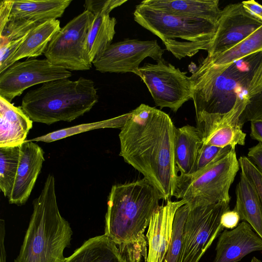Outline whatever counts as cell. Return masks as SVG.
<instances>
[{
  "mask_svg": "<svg viewBox=\"0 0 262 262\" xmlns=\"http://www.w3.org/2000/svg\"><path fill=\"white\" fill-rule=\"evenodd\" d=\"M133 73L140 77L156 105L160 108L168 107L176 113L192 99L190 77L163 58L155 64L145 63Z\"/></svg>",
  "mask_w": 262,
  "mask_h": 262,
  "instance_id": "9",
  "label": "cell"
},
{
  "mask_svg": "<svg viewBox=\"0 0 262 262\" xmlns=\"http://www.w3.org/2000/svg\"><path fill=\"white\" fill-rule=\"evenodd\" d=\"M241 220L238 213L234 209L225 211L221 219V224L226 229H233L236 227Z\"/></svg>",
  "mask_w": 262,
  "mask_h": 262,
  "instance_id": "33",
  "label": "cell"
},
{
  "mask_svg": "<svg viewBox=\"0 0 262 262\" xmlns=\"http://www.w3.org/2000/svg\"><path fill=\"white\" fill-rule=\"evenodd\" d=\"M218 0H144L141 4L171 14L202 19L217 25L222 10Z\"/></svg>",
  "mask_w": 262,
  "mask_h": 262,
  "instance_id": "18",
  "label": "cell"
},
{
  "mask_svg": "<svg viewBox=\"0 0 262 262\" xmlns=\"http://www.w3.org/2000/svg\"><path fill=\"white\" fill-rule=\"evenodd\" d=\"M84 10L59 30L43 54L52 64L69 71H85L92 68L88 48L89 28L94 18Z\"/></svg>",
  "mask_w": 262,
  "mask_h": 262,
  "instance_id": "8",
  "label": "cell"
},
{
  "mask_svg": "<svg viewBox=\"0 0 262 262\" xmlns=\"http://www.w3.org/2000/svg\"><path fill=\"white\" fill-rule=\"evenodd\" d=\"M234 147H235L230 146L220 147L202 143L199 149L194 165L190 174L199 172L217 157L230 151Z\"/></svg>",
  "mask_w": 262,
  "mask_h": 262,
  "instance_id": "30",
  "label": "cell"
},
{
  "mask_svg": "<svg viewBox=\"0 0 262 262\" xmlns=\"http://www.w3.org/2000/svg\"><path fill=\"white\" fill-rule=\"evenodd\" d=\"M202 144V139L196 127L186 125L176 128L174 160L180 174L191 173Z\"/></svg>",
  "mask_w": 262,
  "mask_h": 262,
  "instance_id": "25",
  "label": "cell"
},
{
  "mask_svg": "<svg viewBox=\"0 0 262 262\" xmlns=\"http://www.w3.org/2000/svg\"><path fill=\"white\" fill-rule=\"evenodd\" d=\"M163 200L145 178L112 186L107 199L104 234L117 245L127 262L146 261L144 232Z\"/></svg>",
  "mask_w": 262,
  "mask_h": 262,
  "instance_id": "2",
  "label": "cell"
},
{
  "mask_svg": "<svg viewBox=\"0 0 262 262\" xmlns=\"http://www.w3.org/2000/svg\"><path fill=\"white\" fill-rule=\"evenodd\" d=\"M252 99L246 89L239 92L231 109L224 114H196V128L202 143L220 147L244 145L246 134L241 119Z\"/></svg>",
  "mask_w": 262,
  "mask_h": 262,
  "instance_id": "11",
  "label": "cell"
},
{
  "mask_svg": "<svg viewBox=\"0 0 262 262\" xmlns=\"http://www.w3.org/2000/svg\"><path fill=\"white\" fill-rule=\"evenodd\" d=\"M244 8L252 15L262 22V5L254 0L242 2Z\"/></svg>",
  "mask_w": 262,
  "mask_h": 262,
  "instance_id": "36",
  "label": "cell"
},
{
  "mask_svg": "<svg viewBox=\"0 0 262 262\" xmlns=\"http://www.w3.org/2000/svg\"><path fill=\"white\" fill-rule=\"evenodd\" d=\"M213 262H237L244 256L262 250V238L245 221L235 228L224 230L216 244Z\"/></svg>",
  "mask_w": 262,
  "mask_h": 262,
  "instance_id": "17",
  "label": "cell"
},
{
  "mask_svg": "<svg viewBox=\"0 0 262 262\" xmlns=\"http://www.w3.org/2000/svg\"><path fill=\"white\" fill-rule=\"evenodd\" d=\"M119 156L141 173L167 201L173 196L178 169L176 127L165 112L145 104L130 112L120 129Z\"/></svg>",
  "mask_w": 262,
  "mask_h": 262,
  "instance_id": "1",
  "label": "cell"
},
{
  "mask_svg": "<svg viewBox=\"0 0 262 262\" xmlns=\"http://www.w3.org/2000/svg\"><path fill=\"white\" fill-rule=\"evenodd\" d=\"M71 76L70 71L53 65L46 58L17 61L0 73V97L11 102L33 85Z\"/></svg>",
  "mask_w": 262,
  "mask_h": 262,
  "instance_id": "12",
  "label": "cell"
},
{
  "mask_svg": "<svg viewBox=\"0 0 262 262\" xmlns=\"http://www.w3.org/2000/svg\"><path fill=\"white\" fill-rule=\"evenodd\" d=\"M235 190L234 209L241 220L249 223L262 238V203L258 193L250 181L241 172Z\"/></svg>",
  "mask_w": 262,
  "mask_h": 262,
  "instance_id": "22",
  "label": "cell"
},
{
  "mask_svg": "<svg viewBox=\"0 0 262 262\" xmlns=\"http://www.w3.org/2000/svg\"><path fill=\"white\" fill-rule=\"evenodd\" d=\"M98 99L92 79L62 78L29 91L22 99L20 107L33 122L51 125L61 121L71 122L83 116Z\"/></svg>",
  "mask_w": 262,
  "mask_h": 262,
  "instance_id": "4",
  "label": "cell"
},
{
  "mask_svg": "<svg viewBox=\"0 0 262 262\" xmlns=\"http://www.w3.org/2000/svg\"><path fill=\"white\" fill-rule=\"evenodd\" d=\"M20 146L0 147V189L7 198L12 191L18 169Z\"/></svg>",
  "mask_w": 262,
  "mask_h": 262,
  "instance_id": "28",
  "label": "cell"
},
{
  "mask_svg": "<svg viewBox=\"0 0 262 262\" xmlns=\"http://www.w3.org/2000/svg\"><path fill=\"white\" fill-rule=\"evenodd\" d=\"M133 15L135 21L159 37L176 58L180 53V59L203 42L206 51L217 28L206 20L174 15L141 3Z\"/></svg>",
  "mask_w": 262,
  "mask_h": 262,
  "instance_id": "5",
  "label": "cell"
},
{
  "mask_svg": "<svg viewBox=\"0 0 262 262\" xmlns=\"http://www.w3.org/2000/svg\"><path fill=\"white\" fill-rule=\"evenodd\" d=\"M164 52L156 40L127 38L112 43L92 63L101 73H133L145 58L157 61Z\"/></svg>",
  "mask_w": 262,
  "mask_h": 262,
  "instance_id": "13",
  "label": "cell"
},
{
  "mask_svg": "<svg viewBox=\"0 0 262 262\" xmlns=\"http://www.w3.org/2000/svg\"><path fill=\"white\" fill-rule=\"evenodd\" d=\"M250 123V137L262 142V117L251 121Z\"/></svg>",
  "mask_w": 262,
  "mask_h": 262,
  "instance_id": "37",
  "label": "cell"
},
{
  "mask_svg": "<svg viewBox=\"0 0 262 262\" xmlns=\"http://www.w3.org/2000/svg\"><path fill=\"white\" fill-rule=\"evenodd\" d=\"M33 122L20 107L0 97V147L21 145Z\"/></svg>",
  "mask_w": 262,
  "mask_h": 262,
  "instance_id": "19",
  "label": "cell"
},
{
  "mask_svg": "<svg viewBox=\"0 0 262 262\" xmlns=\"http://www.w3.org/2000/svg\"><path fill=\"white\" fill-rule=\"evenodd\" d=\"M130 115V112L112 118L83 123L60 129L30 139L31 141L50 143L85 132L105 128H121Z\"/></svg>",
  "mask_w": 262,
  "mask_h": 262,
  "instance_id": "27",
  "label": "cell"
},
{
  "mask_svg": "<svg viewBox=\"0 0 262 262\" xmlns=\"http://www.w3.org/2000/svg\"><path fill=\"white\" fill-rule=\"evenodd\" d=\"M251 262H262L261 260H260L259 259L256 258L255 256L252 257Z\"/></svg>",
  "mask_w": 262,
  "mask_h": 262,
  "instance_id": "38",
  "label": "cell"
},
{
  "mask_svg": "<svg viewBox=\"0 0 262 262\" xmlns=\"http://www.w3.org/2000/svg\"><path fill=\"white\" fill-rule=\"evenodd\" d=\"M262 26L242 3L231 4L222 10L215 34L207 46L209 56L225 51L242 41Z\"/></svg>",
  "mask_w": 262,
  "mask_h": 262,
  "instance_id": "14",
  "label": "cell"
},
{
  "mask_svg": "<svg viewBox=\"0 0 262 262\" xmlns=\"http://www.w3.org/2000/svg\"><path fill=\"white\" fill-rule=\"evenodd\" d=\"M45 161L44 152L36 143L26 140L20 146L18 169L9 196L10 204L21 206L28 201Z\"/></svg>",
  "mask_w": 262,
  "mask_h": 262,
  "instance_id": "15",
  "label": "cell"
},
{
  "mask_svg": "<svg viewBox=\"0 0 262 262\" xmlns=\"http://www.w3.org/2000/svg\"><path fill=\"white\" fill-rule=\"evenodd\" d=\"M72 0H13L9 20L44 22L61 17Z\"/></svg>",
  "mask_w": 262,
  "mask_h": 262,
  "instance_id": "20",
  "label": "cell"
},
{
  "mask_svg": "<svg viewBox=\"0 0 262 262\" xmlns=\"http://www.w3.org/2000/svg\"><path fill=\"white\" fill-rule=\"evenodd\" d=\"M239 168L234 147L199 172L178 175L173 196L184 201L190 209L230 203L229 189Z\"/></svg>",
  "mask_w": 262,
  "mask_h": 262,
  "instance_id": "6",
  "label": "cell"
},
{
  "mask_svg": "<svg viewBox=\"0 0 262 262\" xmlns=\"http://www.w3.org/2000/svg\"><path fill=\"white\" fill-rule=\"evenodd\" d=\"M13 6V0H2L0 2V31L8 23Z\"/></svg>",
  "mask_w": 262,
  "mask_h": 262,
  "instance_id": "34",
  "label": "cell"
},
{
  "mask_svg": "<svg viewBox=\"0 0 262 262\" xmlns=\"http://www.w3.org/2000/svg\"><path fill=\"white\" fill-rule=\"evenodd\" d=\"M60 29L58 19L49 20L33 28L8 61L6 69L22 58L35 57L42 55L50 41Z\"/></svg>",
  "mask_w": 262,
  "mask_h": 262,
  "instance_id": "24",
  "label": "cell"
},
{
  "mask_svg": "<svg viewBox=\"0 0 262 262\" xmlns=\"http://www.w3.org/2000/svg\"><path fill=\"white\" fill-rule=\"evenodd\" d=\"M90 25L87 38L88 48L92 62L111 44L116 33V19L110 14H97Z\"/></svg>",
  "mask_w": 262,
  "mask_h": 262,
  "instance_id": "26",
  "label": "cell"
},
{
  "mask_svg": "<svg viewBox=\"0 0 262 262\" xmlns=\"http://www.w3.org/2000/svg\"><path fill=\"white\" fill-rule=\"evenodd\" d=\"M248 158L262 172V142L249 149Z\"/></svg>",
  "mask_w": 262,
  "mask_h": 262,
  "instance_id": "35",
  "label": "cell"
},
{
  "mask_svg": "<svg viewBox=\"0 0 262 262\" xmlns=\"http://www.w3.org/2000/svg\"><path fill=\"white\" fill-rule=\"evenodd\" d=\"M229 209V203L227 202L190 208L183 229L180 262L199 261L224 229L221 219Z\"/></svg>",
  "mask_w": 262,
  "mask_h": 262,
  "instance_id": "10",
  "label": "cell"
},
{
  "mask_svg": "<svg viewBox=\"0 0 262 262\" xmlns=\"http://www.w3.org/2000/svg\"><path fill=\"white\" fill-rule=\"evenodd\" d=\"M63 262H127L106 235L89 238Z\"/></svg>",
  "mask_w": 262,
  "mask_h": 262,
  "instance_id": "23",
  "label": "cell"
},
{
  "mask_svg": "<svg viewBox=\"0 0 262 262\" xmlns=\"http://www.w3.org/2000/svg\"><path fill=\"white\" fill-rule=\"evenodd\" d=\"M185 204L182 200H169L154 212L146 235L148 249L145 262H163L171 241L176 212Z\"/></svg>",
  "mask_w": 262,
  "mask_h": 262,
  "instance_id": "16",
  "label": "cell"
},
{
  "mask_svg": "<svg viewBox=\"0 0 262 262\" xmlns=\"http://www.w3.org/2000/svg\"><path fill=\"white\" fill-rule=\"evenodd\" d=\"M259 53H262V26L231 48L212 56H207L201 63L216 72L221 73L233 63Z\"/></svg>",
  "mask_w": 262,
  "mask_h": 262,
  "instance_id": "21",
  "label": "cell"
},
{
  "mask_svg": "<svg viewBox=\"0 0 262 262\" xmlns=\"http://www.w3.org/2000/svg\"><path fill=\"white\" fill-rule=\"evenodd\" d=\"M190 211L189 206L185 204L176 212L170 243L163 262H180L183 248V229Z\"/></svg>",
  "mask_w": 262,
  "mask_h": 262,
  "instance_id": "29",
  "label": "cell"
},
{
  "mask_svg": "<svg viewBox=\"0 0 262 262\" xmlns=\"http://www.w3.org/2000/svg\"><path fill=\"white\" fill-rule=\"evenodd\" d=\"M33 210L20 252L14 262H63L73 232L60 214L53 174H49Z\"/></svg>",
  "mask_w": 262,
  "mask_h": 262,
  "instance_id": "3",
  "label": "cell"
},
{
  "mask_svg": "<svg viewBox=\"0 0 262 262\" xmlns=\"http://www.w3.org/2000/svg\"><path fill=\"white\" fill-rule=\"evenodd\" d=\"M238 161L241 172L254 187L262 203V172L247 157H240Z\"/></svg>",
  "mask_w": 262,
  "mask_h": 262,
  "instance_id": "31",
  "label": "cell"
},
{
  "mask_svg": "<svg viewBox=\"0 0 262 262\" xmlns=\"http://www.w3.org/2000/svg\"><path fill=\"white\" fill-rule=\"evenodd\" d=\"M126 0H86L83 5L85 10L93 15L97 14H110L115 8L123 5Z\"/></svg>",
  "mask_w": 262,
  "mask_h": 262,
  "instance_id": "32",
  "label": "cell"
},
{
  "mask_svg": "<svg viewBox=\"0 0 262 262\" xmlns=\"http://www.w3.org/2000/svg\"><path fill=\"white\" fill-rule=\"evenodd\" d=\"M256 66L252 70H244L248 67L239 66L237 61L216 73L200 64L190 76L195 114L229 111L237 94L246 88Z\"/></svg>",
  "mask_w": 262,
  "mask_h": 262,
  "instance_id": "7",
  "label": "cell"
}]
</instances>
